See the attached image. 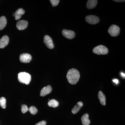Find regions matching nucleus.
<instances>
[{"mask_svg":"<svg viewBox=\"0 0 125 125\" xmlns=\"http://www.w3.org/2000/svg\"><path fill=\"white\" fill-rule=\"evenodd\" d=\"M113 1L115 2H124L125 1V0H115Z\"/></svg>","mask_w":125,"mask_h":125,"instance_id":"nucleus-24","label":"nucleus"},{"mask_svg":"<svg viewBox=\"0 0 125 125\" xmlns=\"http://www.w3.org/2000/svg\"><path fill=\"white\" fill-rule=\"evenodd\" d=\"M113 81L114 83H115L116 84H117L118 83L119 81L118 79H115L113 80Z\"/></svg>","mask_w":125,"mask_h":125,"instance_id":"nucleus-25","label":"nucleus"},{"mask_svg":"<svg viewBox=\"0 0 125 125\" xmlns=\"http://www.w3.org/2000/svg\"><path fill=\"white\" fill-rule=\"evenodd\" d=\"M43 41L44 43L48 48L50 49H52L54 48V43L52 39L50 36L48 35H45L43 38Z\"/></svg>","mask_w":125,"mask_h":125,"instance_id":"nucleus-6","label":"nucleus"},{"mask_svg":"<svg viewBox=\"0 0 125 125\" xmlns=\"http://www.w3.org/2000/svg\"><path fill=\"white\" fill-rule=\"evenodd\" d=\"M28 111L30 112L31 114L35 115L37 113L38 109L35 107L31 106L29 108Z\"/></svg>","mask_w":125,"mask_h":125,"instance_id":"nucleus-20","label":"nucleus"},{"mask_svg":"<svg viewBox=\"0 0 125 125\" xmlns=\"http://www.w3.org/2000/svg\"><path fill=\"white\" fill-rule=\"evenodd\" d=\"M47 122L45 121H42L38 122L35 125H46Z\"/></svg>","mask_w":125,"mask_h":125,"instance_id":"nucleus-23","label":"nucleus"},{"mask_svg":"<svg viewBox=\"0 0 125 125\" xmlns=\"http://www.w3.org/2000/svg\"><path fill=\"white\" fill-rule=\"evenodd\" d=\"M108 31L109 34L112 37H116L120 34V29L117 25L113 24L109 27Z\"/></svg>","mask_w":125,"mask_h":125,"instance_id":"nucleus-4","label":"nucleus"},{"mask_svg":"<svg viewBox=\"0 0 125 125\" xmlns=\"http://www.w3.org/2000/svg\"><path fill=\"white\" fill-rule=\"evenodd\" d=\"M83 106V103L82 102H78L72 110V113L73 114H76L79 111L80 109Z\"/></svg>","mask_w":125,"mask_h":125,"instance_id":"nucleus-13","label":"nucleus"},{"mask_svg":"<svg viewBox=\"0 0 125 125\" xmlns=\"http://www.w3.org/2000/svg\"><path fill=\"white\" fill-rule=\"evenodd\" d=\"M6 100L4 97L0 98V106L2 108L5 109L6 107Z\"/></svg>","mask_w":125,"mask_h":125,"instance_id":"nucleus-19","label":"nucleus"},{"mask_svg":"<svg viewBox=\"0 0 125 125\" xmlns=\"http://www.w3.org/2000/svg\"><path fill=\"white\" fill-rule=\"evenodd\" d=\"M25 11L24 10L22 9H18L15 13V19L16 20H18L20 19L21 18L22 15L24 14Z\"/></svg>","mask_w":125,"mask_h":125,"instance_id":"nucleus-16","label":"nucleus"},{"mask_svg":"<svg viewBox=\"0 0 125 125\" xmlns=\"http://www.w3.org/2000/svg\"><path fill=\"white\" fill-rule=\"evenodd\" d=\"M13 16H15V13H13Z\"/></svg>","mask_w":125,"mask_h":125,"instance_id":"nucleus-27","label":"nucleus"},{"mask_svg":"<svg viewBox=\"0 0 125 125\" xmlns=\"http://www.w3.org/2000/svg\"><path fill=\"white\" fill-rule=\"evenodd\" d=\"M50 2L51 3L53 7H55L58 5V3L60 2L59 0H51Z\"/></svg>","mask_w":125,"mask_h":125,"instance_id":"nucleus-22","label":"nucleus"},{"mask_svg":"<svg viewBox=\"0 0 125 125\" xmlns=\"http://www.w3.org/2000/svg\"><path fill=\"white\" fill-rule=\"evenodd\" d=\"M18 79L20 83L28 85L31 81V76L28 73L25 72H20L18 74Z\"/></svg>","mask_w":125,"mask_h":125,"instance_id":"nucleus-2","label":"nucleus"},{"mask_svg":"<svg viewBox=\"0 0 125 125\" xmlns=\"http://www.w3.org/2000/svg\"><path fill=\"white\" fill-rule=\"evenodd\" d=\"M52 90V88L50 85H48L46 87L43 88L40 91V95L41 96L44 97L47 94H49Z\"/></svg>","mask_w":125,"mask_h":125,"instance_id":"nucleus-10","label":"nucleus"},{"mask_svg":"<svg viewBox=\"0 0 125 125\" xmlns=\"http://www.w3.org/2000/svg\"><path fill=\"white\" fill-rule=\"evenodd\" d=\"M67 80L71 84H76L80 78V74L79 71L76 69H71L68 71L66 75Z\"/></svg>","mask_w":125,"mask_h":125,"instance_id":"nucleus-1","label":"nucleus"},{"mask_svg":"<svg viewBox=\"0 0 125 125\" xmlns=\"http://www.w3.org/2000/svg\"><path fill=\"white\" fill-rule=\"evenodd\" d=\"M89 115L87 113L84 114L81 117L82 123L83 125H89L90 123V121L89 119Z\"/></svg>","mask_w":125,"mask_h":125,"instance_id":"nucleus-14","label":"nucleus"},{"mask_svg":"<svg viewBox=\"0 0 125 125\" xmlns=\"http://www.w3.org/2000/svg\"><path fill=\"white\" fill-rule=\"evenodd\" d=\"M86 22L91 24H96L99 22V18L98 16L94 15H88L85 17Z\"/></svg>","mask_w":125,"mask_h":125,"instance_id":"nucleus-5","label":"nucleus"},{"mask_svg":"<svg viewBox=\"0 0 125 125\" xmlns=\"http://www.w3.org/2000/svg\"><path fill=\"white\" fill-rule=\"evenodd\" d=\"M7 20L4 16L0 18V30H2L5 27L7 24Z\"/></svg>","mask_w":125,"mask_h":125,"instance_id":"nucleus-17","label":"nucleus"},{"mask_svg":"<svg viewBox=\"0 0 125 125\" xmlns=\"http://www.w3.org/2000/svg\"><path fill=\"white\" fill-rule=\"evenodd\" d=\"M97 0H88L87 3V7L88 9H92L96 7L97 4Z\"/></svg>","mask_w":125,"mask_h":125,"instance_id":"nucleus-12","label":"nucleus"},{"mask_svg":"<svg viewBox=\"0 0 125 125\" xmlns=\"http://www.w3.org/2000/svg\"><path fill=\"white\" fill-rule=\"evenodd\" d=\"M48 104L49 107L55 108L58 106L59 105V103L56 100L54 99H52L48 102Z\"/></svg>","mask_w":125,"mask_h":125,"instance_id":"nucleus-18","label":"nucleus"},{"mask_svg":"<svg viewBox=\"0 0 125 125\" xmlns=\"http://www.w3.org/2000/svg\"><path fill=\"white\" fill-rule=\"evenodd\" d=\"M28 108L27 105H22L21 106V111L23 113H25L28 111Z\"/></svg>","mask_w":125,"mask_h":125,"instance_id":"nucleus-21","label":"nucleus"},{"mask_svg":"<svg viewBox=\"0 0 125 125\" xmlns=\"http://www.w3.org/2000/svg\"><path fill=\"white\" fill-rule=\"evenodd\" d=\"M28 24V21L25 20H21L16 24V27L19 30H22L26 29Z\"/></svg>","mask_w":125,"mask_h":125,"instance_id":"nucleus-9","label":"nucleus"},{"mask_svg":"<svg viewBox=\"0 0 125 125\" xmlns=\"http://www.w3.org/2000/svg\"><path fill=\"white\" fill-rule=\"evenodd\" d=\"M62 33L65 37L69 39L74 38L75 36V32L72 30L64 29L62 31Z\"/></svg>","mask_w":125,"mask_h":125,"instance_id":"nucleus-7","label":"nucleus"},{"mask_svg":"<svg viewBox=\"0 0 125 125\" xmlns=\"http://www.w3.org/2000/svg\"><path fill=\"white\" fill-rule=\"evenodd\" d=\"M9 42V38L6 35L4 36L0 39V48H3L7 46Z\"/></svg>","mask_w":125,"mask_h":125,"instance_id":"nucleus-11","label":"nucleus"},{"mask_svg":"<svg viewBox=\"0 0 125 125\" xmlns=\"http://www.w3.org/2000/svg\"><path fill=\"white\" fill-rule=\"evenodd\" d=\"M93 52L94 54L98 55H106L109 51L107 48L102 45H98L93 49Z\"/></svg>","mask_w":125,"mask_h":125,"instance_id":"nucleus-3","label":"nucleus"},{"mask_svg":"<svg viewBox=\"0 0 125 125\" xmlns=\"http://www.w3.org/2000/svg\"><path fill=\"white\" fill-rule=\"evenodd\" d=\"M32 60V56L27 53L21 54L20 57V60L23 63H28Z\"/></svg>","mask_w":125,"mask_h":125,"instance_id":"nucleus-8","label":"nucleus"},{"mask_svg":"<svg viewBox=\"0 0 125 125\" xmlns=\"http://www.w3.org/2000/svg\"><path fill=\"white\" fill-rule=\"evenodd\" d=\"M98 98L101 104L103 106H105L106 105V97L102 91H100L99 92Z\"/></svg>","mask_w":125,"mask_h":125,"instance_id":"nucleus-15","label":"nucleus"},{"mask_svg":"<svg viewBox=\"0 0 125 125\" xmlns=\"http://www.w3.org/2000/svg\"><path fill=\"white\" fill-rule=\"evenodd\" d=\"M121 75L122 76L124 77V78H125V73H121Z\"/></svg>","mask_w":125,"mask_h":125,"instance_id":"nucleus-26","label":"nucleus"}]
</instances>
